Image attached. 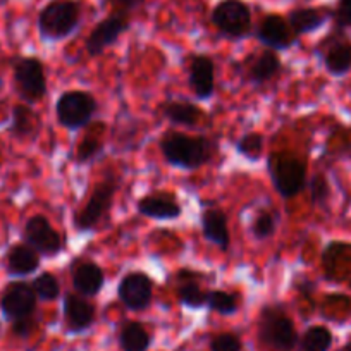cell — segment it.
<instances>
[{"mask_svg":"<svg viewBox=\"0 0 351 351\" xmlns=\"http://www.w3.org/2000/svg\"><path fill=\"white\" fill-rule=\"evenodd\" d=\"M40 267V253L28 243H14L5 253V271L14 278H25Z\"/></svg>","mask_w":351,"mask_h":351,"instance_id":"9a60e30c","label":"cell"},{"mask_svg":"<svg viewBox=\"0 0 351 351\" xmlns=\"http://www.w3.org/2000/svg\"><path fill=\"white\" fill-rule=\"evenodd\" d=\"M190 86L195 97L207 100L215 92V66L207 56H195L190 64Z\"/></svg>","mask_w":351,"mask_h":351,"instance_id":"5bb4252c","label":"cell"},{"mask_svg":"<svg viewBox=\"0 0 351 351\" xmlns=\"http://www.w3.org/2000/svg\"><path fill=\"white\" fill-rule=\"evenodd\" d=\"M100 152H102V143H100L99 140H95V138H84V140L77 145V162L84 164V162L95 158Z\"/></svg>","mask_w":351,"mask_h":351,"instance_id":"d6a6232c","label":"cell"},{"mask_svg":"<svg viewBox=\"0 0 351 351\" xmlns=\"http://www.w3.org/2000/svg\"><path fill=\"white\" fill-rule=\"evenodd\" d=\"M117 296L124 306L134 312L145 310L152 303L154 296V282L145 272L134 271L124 276L117 288Z\"/></svg>","mask_w":351,"mask_h":351,"instance_id":"7c38bea8","label":"cell"},{"mask_svg":"<svg viewBox=\"0 0 351 351\" xmlns=\"http://www.w3.org/2000/svg\"><path fill=\"white\" fill-rule=\"evenodd\" d=\"M64 320L71 332H81L95 322V306L81 295H67L64 302Z\"/></svg>","mask_w":351,"mask_h":351,"instance_id":"e0dca14e","label":"cell"},{"mask_svg":"<svg viewBox=\"0 0 351 351\" xmlns=\"http://www.w3.org/2000/svg\"><path fill=\"white\" fill-rule=\"evenodd\" d=\"M212 23L228 38H243L252 29V11L243 0H221L212 11Z\"/></svg>","mask_w":351,"mask_h":351,"instance_id":"8992f818","label":"cell"},{"mask_svg":"<svg viewBox=\"0 0 351 351\" xmlns=\"http://www.w3.org/2000/svg\"><path fill=\"white\" fill-rule=\"evenodd\" d=\"M38 128H40V119L32 107L23 106V104L12 107L11 126H9V133H11L12 136L16 138L35 136Z\"/></svg>","mask_w":351,"mask_h":351,"instance_id":"44dd1931","label":"cell"},{"mask_svg":"<svg viewBox=\"0 0 351 351\" xmlns=\"http://www.w3.org/2000/svg\"><path fill=\"white\" fill-rule=\"evenodd\" d=\"M33 327H35V320H33V317H29V319L12 322V332L19 337H28L32 334Z\"/></svg>","mask_w":351,"mask_h":351,"instance_id":"8d00e7d4","label":"cell"},{"mask_svg":"<svg viewBox=\"0 0 351 351\" xmlns=\"http://www.w3.org/2000/svg\"><path fill=\"white\" fill-rule=\"evenodd\" d=\"M36 300L38 296L29 282L14 281L8 285L0 296V310L9 322H18L33 317L36 310Z\"/></svg>","mask_w":351,"mask_h":351,"instance_id":"ba28073f","label":"cell"},{"mask_svg":"<svg viewBox=\"0 0 351 351\" xmlns=\"http://www.w3.org/2000/svg\"><path fill=\"white\" fill-rule=\"evenodd\" d=\"M256 38L272 50H288L296 42L288 19L279 14H269L262 19L256 29Z\"/></svg>","mask_w":351,"mask_h":351,"instance_id":"4fadbf2b","label":"cell"},{"mask_svg":"<svg viewBox=\"0 0 351 351\" xmlns=\"http://www.w3.org/2000/svg\"><path fill=\"white\" fill-rule=\"evenodd\" d=\"M334 19H336V25L339 28L351 26V0H337Z\"/></svg>","mask_w":351,"mask_h":351,"instance_id":"e575fe53","label":"cell"},{"mask_svg":"<svg viewBox=\"0 0 351 351\" xmlns=\"http://www.w3.org/2000/svg\"><path fill=\"white\" fill-rule=\"evenodd\" d=\"M332 344V334L327 327L313 326L303 334L300 348L302 351H329Z\"/></svg>","mask_w":351,"mask_h":351,"instance_id":"484cf974","label":"cell"},{"mask_svg":"<svg viewBox=\"0 0 351 351\" xmlns=\"http://www.w3.org/2000/svg\"><path fill=\"white\" fill-rule=\"evenodd\" d=\"M258 336L267 346L278 351H291L298 343L295 324L278 305L265 306L260 313Z\"/></svg>","mask_w":351,"mask_h":351,"instance_id":"277c9868","label":"cell"},{"mask_svg":"<svg viewBox=\"0 0 351 351\" xmlns=\"http://www.w3.org/2000/svg\"><path fill=\"white\" fill-rule=\"evenodd\" d=\"M276 231V217L269 212H260L252 224V232L256 239H267Z\"/></svg>","mask_w":351,"mask_h":351,"instance_id":"4dcf8cb0","label":"cell"},{"mask_svg":"<svg viewBox=\"0 0 351 351\" xmlns=\"http://www.w3.org/2000/svg\"><path fill=\"white\" fill-rule=\"evenodd\" d=\"M279 69H281L279 56L276 53V50L267 49L255 57V60H253L252 66H250L248 77L253 83L262 84L265 83V81L272 80V77L279 73Z\"/></svg>","mask_w":351,"mask_h":351,"instance_id":"7402d4cb","label":"cell"},{"mask_svg":"<svg viewBox=\"0 0 351 351\" xmlns=\"http://www.w3.org/2000/svg\"><path fill=\"white\" fill-rule=\"evenodd\" d=\"M143 2L145 0H109L112 12H119V14L126 16H130L133 11H136Z\"/></svg>","mask_w":351,"mask_h":351,"instance_id":"d590c367","label":"cell"},{"mask_svg":"<svg viewBox=\"0 0 351 351\" xmlns=\"http://www.w3.org/2000/svg\"><path fill=\"white\" fill-rule=\"evenodd\" d=\"M236 148L248 160H258L263 152V136L260 133H246L239 138Z\"/></svg>","mask_w":351,"mask_h":351,"instance_id":"f546056e","label":"cell"},{"mask_svg":"<svg viewBox=\"0 0 351 351\" xmlns=\"http://www.w3.org/2000/svg\"><path fill=\"white\" fill-rule=\"evenodd\" d=\"M214 143L207 138L188 136L176 131H169L160 140V152L165 160L184 171H193L207 164L214 155Z\"/></svg>","mask_w":351,"mask_h":351,"instance_id":"6da1fadb","label":"cell"},{"mask_svg":"<svg viewBox=\"0 0 351 351\" xmlns=\"http://www.w3.org/2000/svg\"><path fill=\"white\" fill-rule=\"evenodd\" d=\"M23 238L35 252L43 256H56L62 250V238L52 228L45 215H33L26 221Z\"/></svg>","mask_w":351,"mask_h":351,"instance_id":"30bf717a","label":"cell"},{"mask_svg":"<svg viewBox=\"0 0 351 351\" xmlns=\"http://www.w3.org/2000/svg\"><path fill=\"white\" fill-rule=\"evenodd\" d=\"M162 114L171 123L181 124V126H197L204 117V112L195 104L190 102H167L162 106Z\"/></svg>","mask_w":351,"mask_h":351,"instance_id":"603a6c76","label":"cell"},{"mask_svg":"<svg viewBox=\"0 0 351 351\" xmlns=\"http://www.w3.org/2000/svg\"><path fill=\"white\" fill-rule=\"evenodd\" d=\"M106 276L102 269L93 262H84L77 265L73 274V286L81 296H97L104 288Z\"/></svg>","mask_w":351,"mask_h":351,"instance_id":"d6986e66","label":"cell"},{"mask_svg":"<svg viewBox=\"0 0 351 351\" xmlns=\"http://www.w3.org/2000/svg\"><path fill=\"white\" fill-rule=\"evenodd\" d=\"M205 305L214 312L221 313V315H231L238 310L239 302L238 296L232 295V293L215 289V291H207V303Z\"/></svg>","mask_w":351,"mask_h":351,"instance_id":"4316f807","label":"cell"},{"mask_svg":"<svg viewBox=\"0 0 351 351\" xmlns=\"http://www.w3.org/2000/svg\"><path fill=\"white\" fill-rule=\"evenodd\" d=\"M116 181H114L112 176L106 178L102 183H99L93 190L92 197L88 200V204L84 205L83 210L76 215L74 219V228L81 232H86L90 229L95 228L102 217L106 215V212L109 210L110 205L114 202V195H116Z\"/></svg>","mask_w":351,"mask_h":351,"instance_id":"9c48e42d","label":"cell"},{"mask_svg":"<svg viewBox=\"0 0 351 351\" xmlns=\"http://www.w3.org/2000/svg\"><path fill=\"white\" fill-rule=\"evenodd\" d=\"M130 16L112 12L109 18L102 19L86 38V52L92 57L102 56L107 47L114 45L123 33L130 29Z\"/></svg>","mask_w":351,"mask_h":351,"instance_id":"8fae6325","label":"cell"},{"mask_svg":"<svg viewBox=\"0 0 351 351\" xmlns=\"http://www.w3.org/2000/svg\"><path fill=\"white\" fill-rule=\"evenodd\" d=\"M326 69L332 76H344L351 71V43L337 42L327 49L324 57Z\"/></svg>","mask_w":351,"mask_h":351,"instance_id":"cb8c5ba5","label":"cell"},{"mask_svg":"<svg viewBox=\"0 0 351 351\" xmlns=\"http://www.w3.org/2000/svg\"><path fill=\"white\" fill-rule=\"evenodd\" d=\"M14 84L21 99L36 104L47 93V77L42 60L36 57H21L12 67Z\"/></svg>","mask_w":351,"mask_h":351,"instance_id":"52a82bcc","label":"cell"},{"mask_svg":"<svg viewBox=\"0 0 351 351\" xmlns=\"http://www.w3.org/2000/svg\"><path fill=\"white\" fill-rule=\"evenodd\" d=\"M97 100L83 90L64 92L56 104V114L60 126L67 130H81L93 119Z\"/></svg>","mask_w":351,"mask_h":351,"instance_id":"5b68a950","label":"cell"},{"mask_svg":"<svg viewBox=\"0 0 351 351\" xmlns=\"http://www.w3.org/2000/svg\"><path fill=\"white\" fill-rule=\"evenodd\" d=\"M81 21V8L76 0H50L40 11L36 26L47 42H60L77 29Z\"/></svg>","mask_w":351,"mask_h":351,"instance_id":"7a4b0ae2","label":"cell"},{"mask_svg":"<svg viewBox=\"0 0 351 351\" xmlns=\"http://www.w3.org/2000/svg\"><path fill=\"white\" fill-rule=\"evenodd\" d=\"M136 207L141 215L148 219H155V221H174L183 212L180 202L169 193L148 195V197H143L138 202Z\"/></svg>","mask_w":351,"mask_h":351,"instance_id":"2e32d148","label":"cell"},{"mask_svg":"<svg viewBox=\"0 0 351 351\" xmlns=\"http://www.w3.org/2000/svg\"><path fill=\"white\" fill-rule=\"evenodd\" d=\"M150 343V334L138 322L124 324L119 332V344L123 351H147Z\"/></svg>","mask_w":351,"mask_h":351,"instance_id":"d4e9b609","label":"cell"},{"mask_svg":"<svg viewBox=\"0 0 351 351\" xmlns=\"http://www.w3.org/2000/svg\"><path fill=\"white\" fill-rule=\"evenodd\" d=\"M32 288L35 289L36 296L43 300V302H52V300H57V296L60 295L59 281L50 272H42L40 276H36L32 282Z\"/></svg>","mask_w":351,"mask_h":351,"instance_id":"83f0119b","label":"cell"},{"mask_svg":"<svg viewBox=\"0 0 351 351\" xmlns=\"http://www.w3.org/2000/svg\"><path fill=\"white\" fill-rule=\"evenodd\" d=\"M274 188L282 198H293L303 190L306 181V165L298 157L286 152H274L267 162Z\"/></svg>","mask_w":351,"mask_h":351,"instance_id":"3957f363","label":"cell"},{"mask_svg":"<svg viewBox=\"0 0 351 351\" xmlns=\"http://www.w3.org/2000/svg\"><path fill=\"white\" fill-rule=\"evenodd\" d=\"M341 351H351V337H350V341H348V343L344 344V348Z\"/></svg>","mask_w":351,"mask_h":351,"instance_id":"74e56055","label":"cell"},{"mask_svg":"<svg viewBox=\"0 0 351 351\" xmlns=\"http://www.w3.org/2000/svg\"><path fill=\"white\" fill-rule=\"evenodd\" d=\"M202 232L205 239L212 245L219 246L222 252L229 248V231H228V217L219 208H207L202 214Z\"/></svg>","mask_w":351,"mask_h":351,"instance_id":"ac0fdd59","label":"cell"},{"mask_svg":"<svg viewBox=\"0 0 351 351\" xmlns=\"http://www.w3.org/2000/svg\"><path fill=\"white\" fill-rule=\"evenodd\" d=\"M210 351H241V341L236 334L222 332L212 339Z\"/></svg>","mask_w":351,"mask_h":351,"instance_id":"1f68e13d","label":"cell"},{"mask_svg":"<svg viewBox=\"0 0 351 351\" xmlns=\"http://www.w3.org/2000/svg\"><path fill=\"white\" fill-rule=\"evenodd\" d=\"M327 19H329V12L326 9L298 8L293 9L288 14V25L291 26L295 35H306V33L322 28Z\"/></svg>","mask_w":351,"mask_h":351,"instance_id":"ffe728a7","label":"cell"},{"mask_svg":"<svg viewBox=\"0 0 351 351\" xmlns=\"http://www.w3.org/2000/svg\"><path fill=\"white\" fill-rule=\"evenodd\" d=\"M310 197L315 205H322L329 198V184L322 174L313 176L310 181Z\"/></svg>","mask_w":351,"mask_h":351,"instance_id":"836d02e7","label":"cell"},{"mask_svg":"<svg viewBox=\"0 0 351 351\" xmlns=\"http://www.w3.org/2000/svg\"><path fill=\"white\" fill-rule=\"evenodd\" d=\"M178 298L184 306L202 308L207 303V291H204L197 281H186L178 288Z\"/></svg>","mask_w":351,"mask_h":351,"instance_id":"f1b7e54d","label":"cell"}]
</instances>
